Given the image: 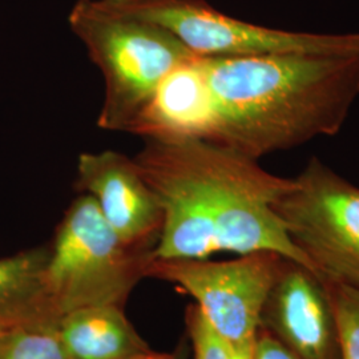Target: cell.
Wrapping results in <instances>:
<instances>
[{
	"label": "cell",
	"instance_id": "obj_1",
	"mask_svg": "<svg viewBox=\"0 0 359 359\" xmlns=\"http://www.w3.org/2000/svg\"><path fill=\"white\" fill-rule=\"evenodd\" d=\"M133 161L163 208L154 258L274 252L316 274L274 210L293 179L276 176L258 160L201 139L144 140Z\"/></svg>",
	"mask_w": 359,
	"mask_h": 359
},
{
	"label": "cell",
	"instance_id": "obj_2",
	"mask_svg": "<svg viewBox=\"0 0 359 359\" xmlns=\"http://www.w3.org/2000/svg\"><path fill=\"white\" fill-rule=\"evenodd\" d=\"M212 142L255 160L337 135L359 96V52L203 56Z\"/></svg>",
	"mask_w": 359,
	"mask_h": 359
},
{
	"label": "cell",
	"instance_id": "obj_3",
	"mask_svg": "<svg viewBox=\"0 0 359 359\" xmlns=\"http://www.w3.org/2000/svg\"><path fill=\"white\" fill-rule=\"evenodd\" d=\"M68 26L103 75L97 127L104 130L128 133L161 80L198 56L167 29L104 0H77Z\"/></svg>",
	"mask_w": 359,
	"mask_h": 359
},
{
	"label": "cell",
	"instance_id": "obj_4",
	"mask_svg": "<svg viewBox=\"0 0 359 359\" xmlns=\"http://www.w3.org/2000/svg\"><path fill=\"white\" fill-rule=\"evenodd\" d=\"M154 250L121 240L90 194L80 193L50 244L46 283L56 311L63 317L80 309L123 308L147 277Z\"/></svg>",
	"mask_w": 359,
	"mask_h": 359
},
{
	"label": "cell",
	"instance_id": "obj_5",
	"mask_svg": "<svg viewBox=\"0 0 359 359\" xmlns=\"http://www.w3.org/2000/svg\"><path fill=\"white\" fill-rule=\"evenodd\" d=\"M274 210L316 276L359 290V187L311 157Z\"/></svg>",
	"mask_w": 359,
	"mask_h": 359
},
{
	"label": "cell",
	"instance_id": "obj_6",
	"mask_svg": "<svg viewBox=\"0 0 359 359\" xmlns=\"http://www.w3.org/2000/svg\"><path fill=\"white\" fill-rule=\"evenodd\" d=\"M157 25L198 56L358 53L359 34H310L258 26L221 13L205 0H104Z\"/></svg>",
	"mask_w": 359,
	"mask_h": 359
},
{
	"label": "cell",
	"instance_id": "obj_7",
	"mask_svg": "<svg viewBox=\"0 0 359 359\" xmlns=\"http://www.w3.org/2000/svg\"><path fill=\"white\" fill-rule=\"evenodd\" d=\"M283 259L274 252H255L218 262L154 257L147 277L173 283L192 295L212 329L226 344L236 345L256 338Z\"/></svg>",
	"mask_w": 359,
	"mask_h": 359
},
{
	"label": "cell",
	"instance_id": "obj_8",
	"mask_svg": "<svg viewBox=\"0 0 359 359\" xmlns=\"http://www.w3.org/2000/svg\"><path fill=\"white\" fill-rule=\"evenodd\" d=\"M75 187L95 200L121 240L156 248L163 228V208L133 157L116 151L79 154Z\"/></svg>",
	"mask_w": 359,
	"mask_h": 359
},
{
	"label": "cell",
	"instance_id": "obj_9",
	"mask_svg": "<svg viewBox=\"0 0 359 359\" xmlns=\"http://www.w3.org/2000/svg\"><path fill=\"white\" fill-rule=\"evenodd\" d=\"M297 359H342L333 310L318 277L305 266L283 259L261 317Z\"/></svg>",
	"mask_w": 359,
	"mask_h": 359
},
{
	"label": "cell",
	"instance_id": "obj_10",
	"mask_svg": "<svg viewBox=\"0 0 359 359\" xmlns=\"http://www.w3.org/2000/svg\"><path fill=\"white\" fill-rule=\"evenodd\" d=\"M216 111L203 56L180 65L161 80L128 133L144 140L201 139L212 142Z\"/></svg>",
	"mask_w": 359,
	"mask_h": 359
},
{
	"label": "cell",
	"instance_id": "obj_11",
	"mask_svg": "<svg viewBox=\"0 0 359 359\" xmlns=\"http://www.w3.org/2000/svg\"><path fill=\"white\" fill-rule=\"evenodd\" d=\"M57 332L69 359H177L154 351L126 317L123 308L80 309L63 316Z\"/></svg>",
	"mask_w": 359,
	"mask_h": 359
},
{
	"label": "cell",
	"instance_id": "obj_12",
	"mask_svg": "<svg viewBox=\"0 0 359 359\" xmlns=\"http://www.w3.org/2000/svg\"><path fill=\"white\" fill-rule=\"evenodd\" d=\"M50 244L0 258V321L10 326H57L60 316L46 283Z\"/></svg>",
	"mask_w": 359,
	"mask_h": 359
},
{
	"label": "cell",
	"instance_id": "obj_13",
	"mask_svg": "<svg viewBox=\"0 0 359 359\" xmlns=\"http://www.w3.org/2000/svg\"><path fill=\"white\" fill-rule=\"evenodd\" d=\"M0 359H69L57 326H13L0 333Z\"/></svg>",
	"mask_w": 359,
	"mask_h": 359
},
{
	"label": "cell",
	"instance_id": "obj_14",
	"mask_svg": "<svg viewBox=\"0 0 359 359\" xmlns=\"http://www.w3.org/2000/svg\"><path fill=\"white\" fill-rule=\"evenodd\" d=\"M317 277L333 310L342 359H359L358 289L322 276Z\"/></svg>",
	"mask_w": 359,
	"mask_h": 359
},
{
	"label": "cell",
	"instance_id": "obj_15",
	"mask_svg": "<svg viewBox=\"0 0 359 359\" xmlns=\"http://www.w3.org/2000/svg\"><path fill=\"white\" fill-rule=\"evenodd\" d=\"M194 359H228L226 342L208 323L197 305H191L185 316Z\"/></svg>",
	"mask_w": 359,
	"mask_h": 359
},
{
	"label": "cell",
	"instance_id": "obj_16",
	"mask_svg": "<svg viewBox=\"0 0 359 359\" xmlns=\"http://www.w3.org/2000/svg\"><path fill=\"white\" fill-rule=\"evenodd\" d=\"M256 359H297L266 329L259 327L256 337Z\"/></svg>",
	"mask_w": 359,
	"mask_h": 359
},
{
	"label": "cell",
	"instance_id": "obj_17",
	"mask_svg": "<svg viewBox=\"0 0 359 359\" xmlns=\"http://www.w3.org/2000/svg\"><path fill=\"white\" fill-rule=\"evenodd\" d=\"M228 346V359H256V338Z\"/></svg>",
	"mask_w": 359,
	"mask_h": 359
},
{
	"label": "cell",
	"instance_id": "obj_18",
	"mask_svg": "<svg viewBox=\"0 0 359 359\" xmlns=\"http://www.w3.org/2000/svg\"><path fill=\"white\" fill-rule=\"evenodd\" d=\"M187 347L184 346V345H181L179 347V355H177V359H185V355H187V350H185Z\"/></svg>",
	"mask_w": 359,
	"mask_h": 359
},
{
	"label": "cell",
	"instance_id": "obj_19",
	"mask_svg": "<svg viewBox=\"0 0 359 359\" xmlns=\"http://www.w3.org/2000/svg\"><path fill=\"white\" fill-rule=\"evenodd\" d=\"M8 327H13V326H10V325H8V323H6V322L0 321V333H1L3 330L8 329Z\"/></svg>",
	"mask_w": 359,
	"mask_h": 359
}]
</instances>
